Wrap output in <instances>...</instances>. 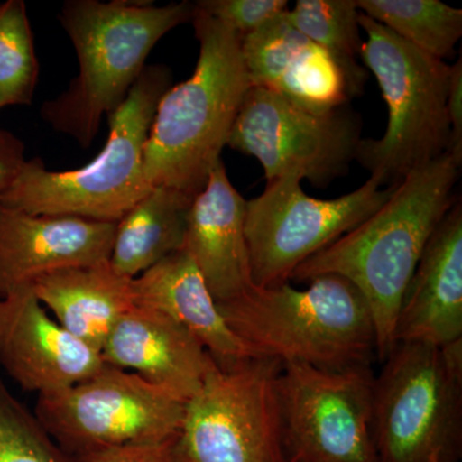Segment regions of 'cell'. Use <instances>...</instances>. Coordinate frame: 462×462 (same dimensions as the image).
<instances>
[{
  "label": "cell",
  "instance_id": "obj_12",
  "mask_svg": "<svg viewBox=\"0 0 462 462\" xmlns=\"http://www.w3.org/2000/svg\"><path fill=\"white\" fill-rule=\"evenodd\" d=\"M361 142V117L348 107L310 111L251 87L226 147L254 157L267 182L288 173L325 187L348 171Z\"/></svg>",
  "mask_w": 462,
  "mask_h": 462
},
{
  "label": "cell",
  "instance_id": "obj_24",
  "mask_svg": "<svg viewBox=\"0 0 462 462\" xmlns=\"http://www.w3.org/2000/svg\"><path fill=\"white\" fill-rule=\"evenodd\" d=\"M361 12L356 0H298L285 18L307 39L348 60L361 58Z\"/></svg>",
  "mask_w": 462,
  "mask_h": 462
},
{
  "label": "cell",
  "instance_id": "obj_8",
  "mask_svg": "<svg viewBox=\"0 0 462 462\" xmlns=\"http://www.w3.org/2000/svg\"><path fill=\"white\" fill-rule=\"evenodd\" d=\"M184 410V401L165 389L106 364L78 384L39 394L33 412L60 448L80 458L175 439Z\"/></svg>",
  "mask_w": 462,
  "mask_h": 462
},
{
  "label": "cell",
  "instance_id": "obj_11",
  "mask_svg": "<svg viewBox=\"0 0 462 462\" xmlns=\"http://www.w3.org/2000/svg\"><path fill=\"white\" fill-rule=\"evenodd\" d=\"M374 378L372 365L334 370L282 363L278 396L285 462H379Z\"/></svg>",
  "mask_w": 462,
  "mask_h": 462
},
{
  "label": "cell",
  "instance_id": "obj_15",
  "mask_svg": "<svg viewBox=\"0 0 462 462\" xmlns=\"http://www.w3.org/2000/svg\"><path fill=\"white\" fill-rule=\"evenodd\" d=\"M116 224L0 205V298L48 273L106 261Z\"/></svg>",
  "mask_w": 462,
  "mask_h": 462
},
{
  "label": "cell",
  "instance_id": "obj_9",
  "mask_svg": "<svg viewBox=\"0 0 462 462\" xmlns=\"http://www.w3.org/2000/svg\"><path fill=\"white\" fill-rule=\"evenodd\" d=\"M282 361L252 357L207 374L185 403L176 449L184 462H285L278 378Z\"/></svg>",
  "mask_w": 462,
  "mask_h": 462
},
{
  "label": "cell",
  "instance_id": "obj_7",
  "mask_svg": "<svg viewBox=\"0 0 462 462\" xmlns=\"http://www.w3.org/2000/svg\"><path fill=\"white\" fill-rule=\"evenodd\" d=\"M383 363L373 389L379 462H460L462 339L396 343Z\"/></svg>",
  "mask_w": 462,
  "mask_h": 462
},
{
  "label": "cell",
  "instance_id": "obj_16",
  "mask_svg": "<svg viewBox=\"0 0 462 462\" xmlns=\"http://www.w3.org/2000/svg\"><path fill=\"white\" fill-rule=\"evenodd\" d=\"M100 355L106 364L136 374L185 403L217 365L189 330L142 306L116 322Z\"/></svg>",
  "mask_w": 462,
  "mask_h": 462
},
{
  "label": "cell",
  "instance_id": "obj_4",
  "mask_svg": "<svg viewBox=\"0 0 462 462\" xmlns=\"http://www.w3.org/2000/svg\"><path fill=\"white\" fill-rule=\"evenodd\" d=\"M217 306L252 357L334 370L372 365L376 357L369 305L351 282L336 273L318 276L305 289L291 282L254 285Z\"/></svg>",
  "mask_w": 462,
  "mask_h": 462
},
{
  "label": "cell",
  "instance_id": "obj_6",
  "mask_svg": "<svg viewBox=\"0 0 462 462\" xmlns=\"http://www.w3.org/2000/svg\"><path fill=\"white\" fill-rule=\"evenodd\" d=\"M366 32L361 58L388 106L380 139H361L355 160L387 188L448 152L451 66L424 53L361 14Z\"/></svg>",
  "mask_w": 462,
  "mask_h": 462
},
{
  "label": "cell",
  "instance_id": "obj_10",
  "mask_svg": "<svg viewBox=\"0 0 462 462\" xmlns=\"http://www.w3.org/2000/svg\"><path fill=\"white\" fill-rule=\"evenodd\" d=\"M300 182V176L288 173L247 200L245 229L254 287L291 282L300 263L375 214L397 185L384 188L370 178L339 199H318L307 196Z\"/></svg>",
  "mask_w": 462,
  "mask_h": 462
},
{
  "label": "cell",
  "instance_id": "obj_17",
  "mask_svg": "<svg viewBox=\"0 0 462 462\" xmlns=\"http://www.w3.org/2000/svg\"><path fill=\"white\" fill-rule=\"evenodd\" d=\"M462 339V206L456 200L419 261L401 300L394 343L443 346Z\"/></svg>",
  "mask_w": 462,
  "mask_h": 462
},
{
  "label": "cell",
  "instance_id": "obj_14",
  "mask_svg": "<svg viewBox=\"0 0 462 462\" xmlns=\"http://www.w3.org/2000/svg\"><path fill=\"white\" fill-rule=\"evenodd\" d=\"M0 365L21 388L50 393L78 384L106 363L48 314L32 285L0 298Z\"/></svg>",
  "mask_w": 462,
  "mask_h": 462
},
{
  "label": "cell",
  "instance_id": "obj_28",
  "mask_svg": "<svg viewBox=\"0 0 462 462\" xmlns=\"http://www.w3.org/2000/svg\"><path fill=\"white\" fill-rule=\"evenodd\" d=\"M448 116L451 139L447 153L454 157L458 165L462 163V58L451 66L448 87Z\"/></svg>",
  "mask_w": 462,
  "mask_h": 462
},
{
  "label": "cell",
  "instance_id": "obj_23",
  "mask_svg": "<svg viewBox=\"0 0 462 462\" xmlns=\"http://www.w3.org/2000/svg\"><path fill=\"white\" fill-rule=\"evenodd\" d=\"M39 60L25 2L0 5V109L32 102Z\"/></svg>",
  "mask_w": 462,
  "mask_h": 462
},
{
  "label": "cell",
  "instance_id": "obj_22",
  "mask_svg": "<svg viewBox=\"0 0 462 462\" xmlns=\"http://www.w3.org/2000/svg\"><path fill=\"white\" fill-rule=\"evenodd\" d=\"M361 14L430 56L445 60L462 36V11L439 0H356Z\"/></svg>",
  "mask_w": 462,
  "mask_h": 462
},
{
  "label": "cell",
  "instance_id": "obj_21",
  "mask_svg": "<svg viewBox=\"0 0 462 462\" xmlns=\"http://www.w3.org/2000/svg\"><path fill=\"white\" fill-rule=\"evenodd\" d=\"M193 199L170 188H152L116 223L109 264L121 275L135 279L181 251Z\"/></svg>",
  "mask_w": 462,
  "mask_h": 462
},
{
  "label": "cell",
  "instance_id": "obj_18",
  "mask_svg": "<svg viewBox=\"0 0 462 462\" xmlns=\"http://www.w3.org/2000/svg\"><path fill=\"white\" fill-rule=\"evenodd\" d=\"M245 209L247 199L231 184L220 161L191 202L182 248L199 267L217 303L242 296L254 287Z\"/></svg>",
  "mask_w": 462,
  "mask_h": 462
},
{
  "label": "cell",
  "instance_id": "obj_5",
  "mask_svg": "<svg viewBox=\"0 0 462 462\" xmlns=\"http://www.w3.org/2000/svg\"><path fill=\"white\" fill-rule=\"evenodd\" d=\"M171 84L169 67H145L123 105L108 116V139L98 156L67 171H51L38 157L27 160L0 205L32 215L118 223L152 189L143 162L145 142Z\"/></svg>",
  "mask_w": 462,
  "mask_h": 462
},
{
  "label": "cell",
  "instance_id": "obj_26",
  "mask_svg": "<svg viewBox=\"0 0 462 462\" xmlns=\"http://www.w3.org/2000/svg\"><path fill=\"white\" fill-rule=\"evenodd\" d=\"M197 11L220 21L240 39L289 9L287 0H199Z\"/></svg>",
  "mask_w": 462,
  "mask_h": 462
},
{
  "label": "cell",
  "instance_id": "obj_29",
  "mask_svg": "<svg viewBox=\"0 0 462 462\" xmlns=\"http://www.w3.org/2000/svg\"><path fill=\"white\" fill-rule=\"evenodd\" d=\"M26 161L23 141L14 134L0 129V199L16 180Z\"/></svg>",
  "mask_w": 462,
  "mask_h": 462
},
{
  "label": "cell",
  "instance_id": "obj_25",
  "mask_svg": "<svg viewBox=\"0 0 462 462\" xmlns=\"http://www.w3.org/2000/svg\"><path fill=\"white\" fill-rule=\"evenodd\" d=\"M0 462H83L57 445L0 376Z\"/></svg>",
  "mask_w": 462,
  "mask_h": 462
},
{
  "label": "cell",
  "instance_id": "obj_27",
  "mask_svg": "<svg viewBox=\"0 0 462 462\" xmlns=\"http://www.w3.org/2000/svg\"><path fill=\"white\" fill-rule=\"evenodd\" d=\"M179 437V436H178ZM176 439L153 445H133L103 449L80 457L83 462H184L176 449Z\"/></svg>",
  "mask_w": 462,
  "mask_h": 462
},
{
  "label": "cell",
  "instance_id": "obj_20",
  "mask_svg": "<svg viewBox=\"0 0 462 462\" xmlns=\"http://www.w3.org/2000/svg\"><path fill=\"white\" fill-rule=\"evenodd\" d=\"M133 282L106 260L48 273L32 289L67 331L100 352L116 322L135 306Z\"/></svg>",
  "mask_w": 462,
  "mask_h": 462
},
{
  "label": "cell",
  "instance_id": "obj_13",
  "mask_svg": "<svg viewBox=\"0 0 462 462\" xmlns=\"http://www.w3.org/2000/svg\"><path fill=\"white\" fill-rule=\"evenodd\" d=\"M285 12L240 39L252 87L314 112L348 105L363 90V67L307 39L288 23Z\"/></svg>",
  "mask_w": 462,
  "mask_h": 462
},
{
  "label": "cell",
  "instance_id": "obj_1",
  "mask_svg": "<svg viewBox=\"0 0 462 462\" xmlns=\"http://www.w3.org/2000/svg\"><path fill=\"white\" fill-rule=\"evenodd\" d=\"M461 165L445 153L410 172L375 214L297 267L291 281L336 273L360 291L375 327L376 358L394 345L401 300L438 225L455 205Z\"/></svg>",
  "mask_w": 462,
  "mask_h": 462
},
{
  "label": "cell",
  "instance_id": "obj_2",
  "mask_svg": "<svg viewBox=\"0 0 462 462\" xmlns=\"http://www.w3.org/2000/svg\"><path fill=\"white\" fill-rule=\"evenodd\" d=\"M191 23L199 42L196 69L158 103L143 162L151 188H170L194 199L220 162L252 84L239 36L197 9Z\"/></svg>",
  "mask_w": 462,
  "mask_h": 462
},
{
  "label": "cell",
  "instance_id": "obj_19",
  "mask_svg": "<svg viewBox=\"0 0 462 462\" xmlns=\"http://www.w3.org/2000/svg\"><path fill=\"white\" fill-rule=\"evenodd\" d=\"M135 306L171 318L202 343L221 369L252 358L230 329L202 273L181 249L134 279Z\"/></svg>",
  "mask_w": 462,
  "mask_h": 462
},
{
  "label": "cell",
  "instance_id": "obj_3",
  "mask_svg": "<svg viewBox=\"0 0 462 462\" xmlns=\"http://www.w3.org/2000/svg\"><path fill=\"white\" fill-rule=\"evenodd\" d=\"M194 9L190 2H66L58 18L74 45L79 74L66 91L42 105V118L81 147H89L103 117L123 105L144 72L157 42L191 23Z\"/></svg>",
  "mask_w": 462,
  "mask_h": 462
}]
</instances>
